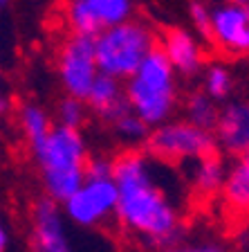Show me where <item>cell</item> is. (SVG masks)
I'll list each match as a JSON object with an SVG mask.
<instances>
[{
  "mask_svg": "<svg viewBox=\"0 0 249 252\" xmlns=\"http://www.w3.org/2000/svg\"><path fill=\"white\" fill-rule=\"evenodd\" d=\"M184 120L195 124L197 128H204V131H211L216 128V122H218L220 108L218 101H213L204 90H193L187 94L184 99Z\"/></svg>",
  "mask_w": 249,
  "mask_h": 252,
  "instance_id": "17",
  "label": "cell"
},
{
  "mask_svg": "<svg viewBox=\"0 0 249 252\" xmlns=\"http://www.w3.org/2000/svg\"><path fill=\"white\" fill-rule=\"evenodd\" d=\"M112 160L101 156H90L85 162V180H106L112 178Z\"/></svg>",
  "mask_w": 249,
  "mask_h": 252,
  "instance_id": "22",
  "label": "cell"
},
{
  "mask_svg": "<svg viewBox=\"0 0 249 252\" xmlns=\"http://www.w3.org/2000/svg\"><path fill=\"white\" fill-rule=\"evenodd\" d=\"M135 0H65L63 18L70 34L97 38L101 32L133 21Z\"/></svg>",
  "mask_w": 249,
  "mask_h": 252,
  "instance_id": "7",
  "label": "cell"
},
{
  "mask_svg": "<svg viewBox=\"0 0 249 252\" xmlns=\"http://www.w3.org/2000/svg\"><path fill=\"white\" fill-rule=\"evenodd\" d=\"M43 176L45 196L63 205L85 183L88 144L79 128L54 124L50 135L38 149L31 151Z\"/></svg>",
  "mask_w": 249,
  "mask_h": 252,
  "instance_id": "2",
  "label": "cell"
},
{
  "mask_svg": "<svg viewBox=\"0 0 249 252\" xmlns=\"http://www.w3.org/2000/svg\"><path fill=\"white\" fill-rule=\"evenodd\" d=\"M7 5H9V0H0V9H5Z\"/></svg>",
  "mask_w": 249,
  "mask_h": 252,
  "instance_id": "27",
  "label": "cell"
},
{
  "mask_svg": "<svg viewBox=\"0 0 249 252\" xmlns=\"http://www.w3.org/2000/svg\"><path fill=\"white\" fill-rule=\"evenodd\" d=\"M160 50L168 59L175 74L195 77L204 70V47L195 34L182 27H171L162 34Z\"/></svg>",
  "mask_w": 249,
  "mask_h": 252,
  "instance_id": "12",
  "label": "cell"
},
{
  "mask_svg": "<svg viewBox=\"0 0 249 252\" xmlns=\"http://www.w3.org/2000/svg\"><path fill=\"white\" fill-rule=\"evenodd\" d=\"M216 151L213 133L187 120H168L155 126L144 142V153L157 162H193Z\"/></svg>",
  "mask_w": 249,
  "mask_h": 252,
  "instance_id": "5",
  "label": "cell"
},
{
  "mask_svg": "<svg viewBox=\"0 0 249 252\" xmlns=\"http://www.w3.org/2000/svg\"><path fill=\"white\" fill-rule=\"evenodd\" d=\"M231 88H234V77H231L227 65H222V63H209L207 68H204V77H202L204 93L213 101H220V99H227Z\"/></svg>",
  "mask_w": 249,
  "mask_h": 252,
  "instance_id": "18",
  "label": "cell"
},
{
  "mask_svg": "<svg viewBox=\"0 0 249 252\" xmlns=\"http://www.w3.org/2000/svg\"><path fill=\"white\" fill-rule=\"evenodd\" d=\"M216 147L227 156L240 158L249 151V101H229L220 108L213 128Z\"/></svg>",
  "mask_w": 249,
  "mask_h": 252,
  "instance_id": "11",
  "label": "cell"
},
{
  "mask_svg": "<svg viewBox=\"0 0 249 252\" xmlns=\"http://www.w3.org/2000/svg\"><path fill=\"white\" fill-rule=\"evenodd\" d=\"M236 2H240V5H243V7H245V9H247V11H249V0H236Z\"/></svg>",
  "mask_w": 249,
  "mask_h": 252,
  "instance_id": "26",
  "label": "cell"
},
{
  "mask_svg": "<svg viewBox=\"0 0 249 252\" xmlns=\"http://www.w3.org/2000/svg\"><path fill=\"white\" fill-rule=\"evenodd\" d=\"M189 18H191L195 32L200 34V38H207L211 34V7H207L202 0H193L189 5Z\"/></svg>",
  "mask_w": 249,
  "mask_h": 252,
  "instance_id": "21",
  "label": "cell"
},
{
  "mask_svg": "<svg viewBox=\"0 0 249 252\" xmlns=\"http://www.w3.org/2000/svg\"><path fill=\"white\" fill-rule=\"evenodd\" d=\"M119 191L114 178L85 180L77 194L61 205L65 219L79 227H99L117 214Z\"/></svg>",
  "mask_w": 249,
  "mask_h": 252,
  "instance_id": "8",
  "label": "cell"
},
{
  "mask_svg": "<svg viewBox=\"0 0 249 252\" xmlns=\"http://www.w3.org/2000/svg\"><path fill=\"white\" fill-rule=\"evenodd\" d=\"M9 110H11V101L7 99L5 94H0V117H2V115H7Z\"/></svg>",
  "mask_w": 249,
  "mask_h": 252,
  "instance_id": "25",
  "label": "cell"
},
{
  "mask_svg": "<svg viewBox=\"0 0 249 252\" xmlns=\"http://www.w3.org/2000/svg\"><path fill=\"white\" fill-rule=\"evenodd\" d=\"M209 41L227 57L249 54V11L236 0L216 5L211 9Z\"/></svg>",
  "mask_w": 249,
  "mask_h": 252,
  "instance_id": "9",
  "label": "cell"
},
{
  "mask_svg": "<svg viewBox=\"0 0 249 252\" xmlns=\"http://www.w3.org/2000/svg\"><path fill=\"white\" fill-rule=\"evenodd\" d=\"M85 106H88V110H92L99 120L108 122V124H114L126 113H130L124 84L112 77H106V74L97 77L90 94L85 97Z\"/></svg>",
  "mask_w": 249,
  "mask_h": 252,
  "instance_id": "13",
  "label": "cell"
},
{
  "mask_svg": "<svg viewBox=\"0 0 249 252\" xmlns=\"http://www.w3.org/2000/svg\"><path fill=\"white\" fill-rule=\"evenodd\" d=\"M88 117V106L83 99H77V97H63L56 106V124L68 126V128H79L81 131L83 122Z\"/></svg>",
  "mask_w": 249,
  "mask_h": 252,
  "instance_id": "19",
  "label": "cell"
},
{
  "mask_svg": "<svg viewBox=\"0 0 249 252\" xmlns=\"http://www.w3.org/2000/svg\"><path fill=\"white\" fill-rule=\"evenodd\" d=\"M130 110L148 128L166 124L177 108V74L160 47L124 84Z\"/></svg>",
  "mask_w": 249,
  "mask_h": 252,
  "instance_id": "3",
  "label": "cell"
},
{
  "mask_svg": "<svg viewBox=\"0 0 249 252\" xmlns=\"http://www.w3.org/2000/svg\"><path fill=\"white\" fill-rule=\"evenodd\" d=\"M56 70L65 94L85 101L99 77L94 38L81 36V34H68L58 45Z\"/></svg>",
  "mask_w": 249,
  "mask_h": 252,
  "instance_id": "6",
  "label": "cell"
},
{
  "mask_svg": "<svg viewBox=\"0 0 249 252\" xmlns=\"http://www.w3.org/2000/svg\"><path fill=\"white\" fill-rule=\"evenodd\" d=\"M7 248H9V232L0 223V252H7Z\"/></svg>",
  "mask_w": 249,
  "mask_h": 252,
  "instance_id": "24",
  "label": "cell"
},
{
  "mask_svg": "<svg viewBox=\"0 0 249 252\" xmlns=\"http://www.w3.org/2000/svg\"><path fill=\"white\" fill-rule=\"evenodd\" d=\"M18 124H21V131L31 151L41 147L45 137L50 135V131L54 128L52 117L47 115V110L38 104H23L18 108Z\"/></svg>",
  "mask_w": 249,
  "mask_h": 252,
  "instance_id": "16",
  "label": "cell"
},
{
  "mask_svg": "<svg viewBox=\"0 0 249 252\" xmlns=\"http://www.w3.org/2000/svg\"><path fill=\"white\" fill-rule=\"evenodd\" d=\"M164 252H227L220 243L216 241H193V243H175L173 248H168V250Z\"/></svg>",
  "mask_w": 249,
  "mask_h": 252,
  "instance_id": "23",
  "label": "cell"
},
{
  "mask_svg": "<svg viewBox=\"0 0 249 252\" xmlns=\"http://www.w3.org/2000/svg\"><path fill=\"white\" fill-rule=\"evenodd\" d=\"M112 128H114V133H117V137H119L121 142H128V144H144L148 133H151V128H148L133 110L126 113L121 120L114 122Z\"/></svg>",
  "mask_w": 249,
  "mask_h": 252,
  "instance_id": "20",
  "label": "cell"
},
{
  "mask_svg": "<svg viewBox=\"0 0 249 252\" xmlns=\"http://www.w3.org/2000/svg\"><path fill=\"white\" fill-rule=\"evenodd\" d=\"M112 162V178L119 191L114 216L119 225L155 250H168L180 243L184 230L182 214L168 191L157 183V160L144 151L128 149Z\"/></svg>",
  "mask_w": 249,
  "mask_h": 252,
  "instance_id": "1",
  "label": "cell"
},
{
  "mask_svg": "<svg viewBox=\"0 0 249 252\" xmlns=\"http://www.w3.org/2000/svg\"><path fill=\"white\" fill-rule=\"evenodd\" d=\"M31 252H72L63 207L47 196L31 207Z\"/></svg>",
  "mask_w": 249,
  "mask_h": 252,
  "instance_id": "10",
  "label": "cell"
},
{
  "mask_svg": "<svg viewBox=\"0 0 249 252\" xmlns=\"http://www.w3.org/2000/svg\"><path fill=\"white\" fill-rule=\"evenodd\" d=\"M157 47H160V38L155 30L144 21L133 18L117 27H110L94 38L99 74L112 77L124 84Z\"/></svg>",
  "mask_w": 249,
  "mask_h": 252,
  "instance_id": "4",
  "label": "cell"
},
{
  "mask_svg": "<svg viewBox=\"0 0 249 252\" xmlns=\"http://www.w3.org/2000/svg\"><path fill=\"white\" fill-rule=\"evenodd\" d=\"M227 164H224L222 156L218 151L209 153V156L193 160L191 173H189V185L195 198L209 200L213 196H218L224 187V178H227Z\"/></svg>",
  "mask_w": 249,
  "mask_h": 252,
  "instance_id": "14",
  "label": "cell"
},
{
  "mask_svg": "<svg viewBox=\"0 0 249 252\" xmlns=\"http://www.w3.org/2000/svg\"><path fill=\"white\" fill-rule=\"evenodd\" d=\"M220 196L229 216H243V219L249 216V151L236 158L227 169Z\"/></svg>",
  "mask_w": 249,
  "mask_h": 252,
  "instance_id": "15",
  "label": "cell"
}]
</instances>
